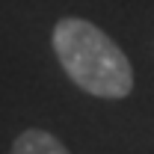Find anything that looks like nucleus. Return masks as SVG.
I'll return each mask as SVG.
<instances>
[{
  "instance_id": "f257e3e1",
  "label": "nucleus",
  "mask_w": 154,
  "mask_h": 154,
  "mask_svg": "<svg viewBox=\"0 0 154 154\" xmlns=\"http://www.w3.org/2000/svg\"><path fill=\"white\" fill-rule=\"evenodd\" d=\"M51 45L65 77L77 89L107 101H122L134 92L131 59L98 24L65 15L54 24Z\"/></svg>"
},
{
  "instance_id": "f03ea898",
  "label": "nucleus",
  "mask_w": 154,
  "mask_h": 154,
  "mask_svg": "<svg viewBox=\"0 0 154 154\" xmlns=\"http://www.w3.org/2000/svg\"><path fill=\"white\" fill-rule=\"evenodd\" d=\"M9 154H71L65 148V142L57 139L51 131H42V128H27L15 136Z\"/></svg>"
}]
</instances>
